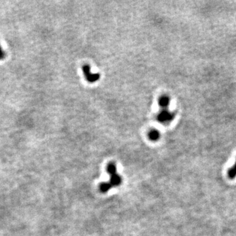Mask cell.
<instances>
[{
    "label": "cell",
    "mask_w": 236,
    "mask_h": 236,
    "mask_svg": "<svg viewBox=\"0 0 236 236\" xmlns=\"http://www.w3.org/2000/svg\"><path fill=\"white\" fill-rule=\"evenodd\" d=\"M83 72L84 75L85 76V78L88 82H89L91 83H93L97 82V81L99 79V73H93L91 72V69H90V66L88 65H85L83 66L82 68Z\"/></svg>",
    "instance_id": "6da1fadb"
},
{
    "label": "cell",
    "mask_w": 236,
    "mask_h": 236,
    "mask_svg": "<svg viewBox=\"0 0 236 236\" xmlns=\"http://www.w3.org/2000/svg\"><path fill=\"white\" fill-rule=\"evenodd\" d=\"M174 114L169 112L167 109L163 110L158 115V120L164 123H167L171 121L174 119Z\"/></svg>",
    "instance_id": "7a4b0ae2"
},
{
    "label": "cell",
    "mask_w": 236,
    "mask_h": 236,
    "mask_svg": "<svg viewBox=\"0 0 236 236\" xmlns=\"http://www.w3.org/2000/svg\"><path fill=\"white\" fill-rule=\"evenodd\" d=\"M109 182L112 186V187L119 185V184H120V183L121 182V176L117 173L112 174L111 175V179H110V180Z\"/></svg>",
    "instance_id": "3957f363"
},
{
    "label": "cell",
    "mask_w": 236,
    "mask_h": 236,
    "mask_svg": "<svg viewBox=\"0 0 236 236\" xmlns=\"http://www.w3.org/2000/svg\"><path fill=\"white\" fill-rule=\"evenodd\" d=\"M169 103H170V99L167 96H163L159 99V104L161 108H163V110L167 109L169 105Z\"/></svg>",
    "instance_id": "277c9868"
},
{
    "label": "cell",
    "mask_w": 236,
    "mask_h": 236,
    "mask_svg": "<svg viewBox=\"0 0 236 236\" xmlns=\"http://www.w3.org/2000/svg\"><path fill=\"white\" fill-rule=\"evenodd\" d=\"M159 132L157 130H152L149 133V138L153 141H156L159 138Z\"/></svg>",
    "instance_id": "5b68a950"
},
{
    "label": "cell",
    "mask_w": 236,
    "mask_h": 236,
    "mask_svg": "<svg viewBox=\"0 0 236 236\" xmlns=\"http://www.w3.org/2000/svg\"><path fill=\"white\" fill-rule=\"evenodd\" d=\"M112 188V186L110 184V182H106V183H102L100 186V190L102 191L103 192H106L110 189Z\"/></svg>",
    "instance_id": "8992f818"
},
{
    "label": "cell",
    "mask_w": 236,
    "mask_h": 236,
    "mask_svg": "<svg viewBox=\"0 0 236 236\" xmlns=\"http://www.w3.org/2000/svg\"><path fill=\"white\" fill-rule=\"evenodd\" d=\"M228 176L230 179H233L236 176V162L233 166H232L228 171Z\"/></svg>",
    "instance_id": "52a82bcc"
},
{
    "label": "cell",
    "mask_w": 236,
    "mask_h": 236,
    "mask_svg": "<svg viewBox=\"0 0 236 236\" xmlns=\"http://www.w3.org/2000/svg\"><path fill=\"white\" fill-rule=\"evenodd\" d=\"M116 170H117L116 166H115V165L114 164H110L108 165V173H109V174L110 175L117 173H116Z\"/></svg>",
    "instance_id": "ba28073f"
},
{
    "label": "cell",
    "mask_w": 236,
    "mask_h": 236,
    "mask_svg": "<svg viewBox=\"0 0 236 236\" xmlns=\"http://www.w3.org/2000/svg\"><path fill=\"white\" fill-rule=\"evenodd\" d=\"M5 52L3 51V50L2 49L1 46H0V60H2V59H3L4 57H5Z\"/></svg>",
    "instance_id": "9c48e42d"
}]
</instances>
